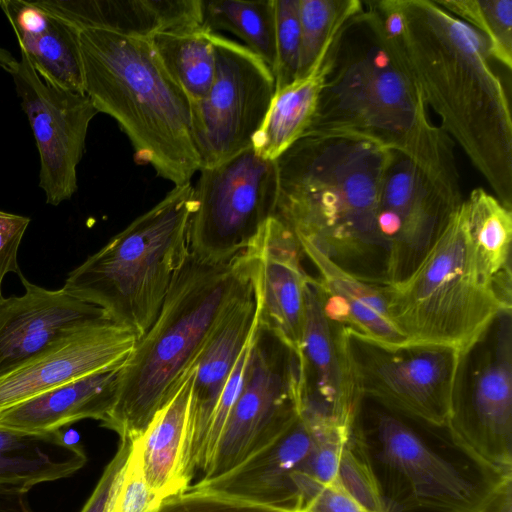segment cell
Here are the masks:
<instances>
[{
    "mask_svg": "<svg viewBox=\"0 0 512 512\" xmlns=\"http://www.w3.org/2000/svg\"><path fill=\"white\" fill-rule=\"evenodd\" d=\"M27 492L0 487V512H34L29 505Z\"/></svg>",
    "mask_w": 512,
    "mask_h": 512,
    "instance_id": "obj_42",
    "label": "cell"
},
{
    "mask_svg": "<svg viewBox=\"0 0 512 512\" xmlns=\"http://www.w3.org/2000/svg\"><path fill=\"white\" fill-rule=\"evenodd\" d=\"M196 367L137 438L146 482L161 501L191 486L185 478L184 458Z\"/></svg>",
    "mask_w": 512,
    "mask_h": 512,
    "instance_id": "obj_26",
    "label": "cell"
},
{
    "mask_svg": "<svg viewBox=\"0 0 512 512\" xmlns=\"http://www.w3.org/2000/svg\"><path fill=\"white\" fill-rule=\"evenodd\" d=\"M440 128L512 209V115L483 36L437 1H368Z\"/></svg>",
    "mask_w": 512,
    "mask_h": 512,
    "instance_id": "obj_1",
    "label": "cell"
},
{
    "mask_svg": "<svg viewBox=\"0 0 512 512\" xmlns=\"http://www.w3.org/2000/svg\"><path fill=\"white\" fill-rule=\"evenodd\" d=\"M191 182L174 188L68 273V294L103 308L140 338L191 254Z\"/></svg>",
    "mask_w": 512,
    "mask_h": 512,
    "instance_id": "obj_7",
    "label": "cell"
},
{
    "mask_svg": "<svg viewBox=\"0 0 512 512\" xmlns=\"http://www.w3.org/2000/svg\"><path fill=\"white\" fill-rule=\"evenodd\" d=\"M447 427L480 463L512 471V315L502 312L460 354Z\"/></svg>",
    "mask_w": 512,
    "mask_h": 512,
    "instance_id": "obj_9",
    "label": "cell"
},
{
    "mask_svg": "<svg viewBox=\"0 0 512 512\" xmlns=\"http://www.w3.org/2000/svg\"><path fill=\"white\" fill-rule=\"evenodd\" d=\"M261 301L257 254L249 283L216 328L197 363L184 458V474L189 484L197 472L201 473L202 452L210 422L235 363L260 321Z\"/></svg>",
    "mask_w": 512,
    "mask_h": 512,
    "instance_id": "obj_19",
    "label": "cell"
},
{
    "mask_svg": "<svg viewBox=\"0 0 512 512\" xmlns=\"http://www.w3.org/2000/svg\"><path fill=\"white\" fill-rule=\"evenodd\" d=\"M301 409L298 355L261 322L238 397L199 481L223 475L274 440Z\"/></svg>",
    "mask_w": 512,
    "mask_h": 512,
    "instance_id": "obj_11",
    "label": "cell"
},
{
    "mask_svg": "<svg viewBox=\"0 0 512 512\" xmlns=\"http://www.w3.org/2000/svg\"><path fill=\"white\" fill-rule=\"evenodd\" d=\"M259 323L242 349L213 414L202 452L201 476L204 474L213 458L226 420L241 390Z\"/></svg>",
    "mask_w": 512,
    "mask_h": 512,
    "instance_id": "obj_38",
    "label": "cell"
},
{
    "mask_svg": "<svg viewBox=\"0 0 512 512\" xmlns=\"http://www.w3.org/2000/svg\"><path fill=\"white\" fill-rule=\"evenodd\" d=\"M299 245L319 274L316 284L329 319L384 345L408 343L390 318L385 285L365 282L341 269L311 245Z\"/></svg>",
    "mask_w": 512,
    "mask_h": 512,
    "instance_id": "obj_24",
    "label": "cell"
},
{
    "mask_svg": "<svg viewBox=\"0 0 512 512\" xmlns=\"http://www.w3.org/2000/svg\"><path fill=\"white\" fill-rule=\"evenodd\" d=\"M363 9L359 0H299L301 30L297 78L307 74L333 45L345 23Z\"/></svg>",
    "mask_w": 512,
    "mask_h": 512,
    "instance_id": "obj_32",
    "label": "cell"
},
{
    "mask_svg": "<svg viewBox=\"0 0 512 512\" xmlns=\"http://www.w3.org/2000/svg\"><path fill=\"white\" fill-rule=\"evenodd\" d=\"M150 40L165 69L190 102L204 98L213 83L216 69L213 33L200 27L160 32Z\"/></svg>",
    "mask_w": 512,
    "mask_h": 512,
    "instance_id": "obj_29",
    "label": "cell"
},
{
    "mask_svg": "<svg viewBox=\"0 0 512 512\" xmlns=\"http://www.w3.org/2000/svg\"><path fill=\"white\" fill-rule=\"evenodd\" d=\"M446 11L485 39L490 57L512 68V0H440Z\"/></svg>",
    "mask_w": 512,
    "mask_h": 512,
    "instance_id": "obj_33",
    "label": "cell"
},
{
    "mask_svg": "<svg viewBox=\"0 0 512 512\" xmlns=\"http://www.w3.org/2000/svg\"><path fill=\"white\" fill-rule=\"evenodd\" d=\"M335 430H349L314 413L300 410L274 440L223 475L194 485L279 512H298L295 483L317 442Z\"/></svg>",
    "mask_w": 512,
    "mask_h": 512,
    "instance_id": "obj_17",
    "label": "cell"
},
{
    "mask_svg": "<svg viewBox=\"0 0 512 512\" xmlns=\"http://www.w3.org/2000/svg\"><path fill=\"white\" fill-rule=\"evenodd\" d=\"M298 358L301 409L351 428L363 397L348 352L347 328L327 317L311 276Z\"/></svg>",
    "mask_w": 512,
    "mask_h": 512,
    "instance_id": "obj_18",
    "label": "cell"
},
{
    "mask_svg": "<svg viewBox=\"0 0 512 512\" xmlns=\"http://www.w3.org/2000/svg\"><path fill=\"white\" fill-rule=\"evenodd\" d=\"M78 31L103 29L150 39L160 32L202 27L201 0H38Z\"/></svg>",
    "mask_w": 512,
    "mask_h": 512,
    "instance_id": "obj_22",
    "label": "cell"
},
{
    "mask_svg": "<svg viewBox=\"0 0 512 512\" xmlns=\"http://www.w3.org/2000/svg\"><path fill=\"white\" fill-rule=\"evenodd\" d=\"M338 483L368 512H385L375 478L350 435L342 450Z\"/></svg>",
    "mask_w": 512,
    "mask_h": 512,
    "instance_id": "obj_36",
    "label": "cell"
},
{
    "mask_svg": "<svg viewBox=\"0 0 512 512\" xmlns=\"http://www.w3.org/2000/svg\"><path fill=\"white\" fill-rule=\"evenodd\" d=\"M131 442L128 439H120L116 453L106 465L92 494L80 512H106L129 455Z\"/></svg>",
    "mask_w": 512,
    "mask_h": 512,
    "instance_id": "obj_40",
    "label": "cell"
},
{
    "mask_svg": "<svg viewBox=\"0 0 512 512\" xmlns=\"http://www.w3.org/2000/svg\"><path fill=\"white\" fill-rule=\"evenodd\" d=\"M124 365L59 386L7 409L0 414V428L47 433L83 419L103 423L115 405Z\"/></svg>",
    "mask_w": 512,
    "mask_h": 512,
    "instance_id": "obj_25",
    "label": "cell"
},
{
    "mask_svg": "<svg viewBox=\"0 0 512 512\" xmlns=\"http://www.w3.org/2000/svg\"><path fill=\"white\" fill-rule=\"evenodd\" d=\"M390 152L360 139L304 136L275 160L273 216L299 243L377 285H387L389 248L378 204Z\"/></svg>",
    "mask_w": 512,
    "mask_h": 512,
    "instance_id": "obj_3",
    "label": "cell"
},
{
    "mask_svg": "<svg viewBox=\"0 0 512 512\" xmlns=\"http://www.w3.org/2000/svg\"><path fill=\"white\" fill-rule=\"evenodd\" d=\"M304 136L360 139L403 154L453 207L464 201L454 143L431 120L368 1L331 48L330 67Z\"/></svg>",
    "mask_w": 512,
    "mask_h": 512,
    "instance_id": "obj_2",
    "label": "cell"
},
{
    "mask_svg": "<svg viewBox=\"0 0 512 512\" xmlns=\"http://www.w3.org/2000/svg\"><path fill=\"white\" fill-rule=\"evenodd\" d=\"M30 218L0 210V299L2 282L6 274L21 272L18 265V249Z\"/></svg>",
    "mask_w": 512,
    "mask_h": 512,
    "instance_id": "obj_39",
    "label": "cell"
},
{
    "mask_svg": "<svg viewBox=\"0 0 512 512\" xmlns=\"http://www.w3.org/2000/svg\"><path fill=\"white\" fill-rule=\"evenodd\" d=\"M455 209L411 160L390 152L378 204L379 226L389 248L387 285L415 269Z\"/></svg>",
    "mask_w": 512,
    "mask_h": 512,
    "instance_id": "obj_15",
    "label": "cell"
},
{
    "mask_svg": "<svg viewBox=\"0 0 512 512\" xmlns=\"http://www.w3.org/2000/svg\"><path fill=\"white\" fill-rule=\"evenodd\" d=\"M299 512H368L339 483L322 485Z\"/></svg>",
    "mask_w": 512,
    "mask_h": 512,
    "instance_id": "obj_41",
    "label": "cell"
},
{
    "mask_svg": "<svg viewBox=\"0 0 512 512\" xmlns=\"http://www.w3.org/2000/svg\"><path fill=\"white\" fill-rule=\"evenodd\" d=\"M276 60L273 69L275 91L297 78L301 30L299 0H274Z\"/></svg>",
    "mask_w": 512,
    "mask_h": 512,
    "instance_id": "obj_34",
    "label": "cell"
},
{
    "mask_svg": "<svg viewBox=\"0 0 512 512\" xmlns=\"http://www.w3.org/2000/svg\"><path fill=\"white\" fill-rule=\"evenodd\" d=\"M20 54L10 75L38 149L39 187L46 202L57 206L77 190V167L98 111L86 94L47 84Z\"/></svg>",
    "mask_w": 512,
    "mask_h": 512,
    "instance_id": "obj_14",
    "label": "cell"
},
{
    "mask_svg": "<svg viewBox=\"0 0 512 512\" xmlns=\"http://www.w3.org/2000/svg\"><path fill=\"white\" fill-rule=\"evenodd\" d=\"M84 90L127 135L139 164L179 186L200 170L191 102L150 39L103 29L79 31Z\"/></svg>",
    "mask_w": 512,
    "mask_h": 512,
    "instance_id": "obj_5",
    "label": "cell"
},
{
    "mask_svg": "<svg viewBox=\"0 0 512 512\" xmlns=\"http://www.w3.org/2000/svg\"><path fill=\"white\" fill-rule=\"evenodd\" d=\"M254 246L224 262L190 254L153 324L121 371L115 405L101 423L120 439L139 438L197 365L216 328L249 283Z\"/></svg>",
    "mask_w": 512,
    "mask_h": 512,
    "instance_id": "obj_4",
    "label": "cell"
},
{
    "mask_svg": "<svg viewBox=\"0 0 512 512\" xmlns=\"http://www.w3.org/2000/svg\"><path fill=\"white\" fill-rule=\"evenodd\" d=\"M18 277L24 294L0 299V377L71 333L112 320L103 308L80 300L62 288L40 287L22 272Z\"/></svg>",
    "mask_w": 512,
    "mask_h": 512,
    "instance_id": "obj_20",
    "label": "cell"
},
{
    "mask_svg": "<svg viewBox=\"0 0 512 512\" xmlns=\"http://www.w3.org/2000/svg\"><path fill=\"white\" fill-rule=\"evenodd\" d=\"M155 512H279L217 491L191 485L165 498Z\"/></svg>",
    "mask_w": 512,
    "mask_h": 512,
    "instance_id": "obj_37",
    "label": "cell"
},
{
    "mask_svg": "<svg viewBox=\"0 0 512 512\" xmlns=\"http://www.w3.org/2000/svg\"><path fill=\"white\" fill-rule=\"evenodd\" d=\"M468 228L486 271L497 282H511L512 212L483 187L464 200Z\"/></svg>",
    "mask_w": 512,
    "mask_h": 512,
    "instance_id": "obj_31",
    "label": "cell"
},
{
    "mask_svg": "<svg viewBox=\"0 0 512 512\" xmlns=\"http://www.w3.org/2000/svg\"><path fill=\"white\" fill-rule=\"evenodd\" d=\"M479 512H511V478L493 492Z\"/></svg>",
    "mask_w": 512,
    "mask_h": 512,
    "instance_id": "obj_43",
    "label": "cell"
},
{
    "mask_svg": "<svg viewBox=\"0 0 512 512\" xmlns=\"http://www.w3.org/2000/svg\"><path fill=\"white\" fill-rule=\"evenodd\" d=\"M86 462L82 446L68 442L62 430L25 433L0 428V487L28 491L69 477Z\"/></svg>",
    "mask_w": 512,
    "mask_h": 512,
    "instance_id": "obj_27",
    "label": "cell"
},
{
    "mask_svg": "<svg viewBox=\"0 0 512 512\" xmlns=\"http://www.w3.org/2000/svg\"><path fill=\"white\" fill-rule=\"evenodd\" d=\"M18 60L6 49L0 47V67L9 74L14 70Z\"/></svg>",
    "mask_w": 512,
    "mask_h": 512,
    "instance_id": "obj_44",
    "label": "cell"
},
{
    "mask_svg": "<svg viewBox=\"0 0 512 512\" xmlns=\"http://www.w3.org/2000/svg\"><path fill=\"white\" fill-rule=\"evenodd\" d=\"M253 245L260 265L261 325L299 356L310 277L302 265L299 242L280 219L271 216Z\"/></svg>",
    "mask_w": 512,
    "mask_h": 512,
    "instance_id": "obj_21",
    "label": "cell"
},
{
    "mask_svg": "<svg viewBox=\"0 0 512 512\" xmlns=\"http://www.w3.org/2000/svg\"><path fill=\"white\" fill-rule=\"evenodd\" d=\"M350 439L368 464L385 512H479L511 476L475 459L447 425L362 398Z\"/></svg>",
    "mask_w": 512,
    "mask_h": 512,
    "instance_id": "obj_6",
    "label": "cell"
},
{
    "mask_svg": "<svg viewBox=\"0 0 512 512\" xmlns=\"http://www.w3.org/2000/svg\"><path fill=\"white\" fill-rule=\"evenodd\" d=\"M213 42V83L204 98L191 102L200 169L251 147L275 93L273 72L259 56L218 33H213Z\"/></svg>",
    "mask_w": 512,
    "mask_h": 512,
    "instance_id": "obj_13",
    "label": "cell"
},
{
    "mask_svg": "<svg viewBox=\"0 0 512 512\" xmlns=\"http://www.w3.org/2000/svg\"><path fill=\"white\" fill-rule=\"evenodd\" d=\"M201 24L211 33L224 30L235 34L273 72L276 60L274 0H201Z\"/></svg>",
    "mask_w": 512,
    "mask_h": 512,
    "instance_id": "obj_30",
    "label": "cell"
},
{
    "mask_svg": "<svg viewBox=\"0 0 512 512\" xmlns=\"http://www.w3.org/2000/svg\"><path fill=\"white\" fill-rule=\"evenodd\" d=\"M161 502L146 482L139 442L135 439L106 512H155Z\"/></svg>",
    "mask_w": 512,
    "mask_h": 512,
    "instance_id": "obj_35",
    "label": "cell"
},
{
    "mask_svg": "<svg viewBox=\"0 0 512 512\" xmlns=\"http://www.w3.org/2000/svg\"><path fill=\"white\" fill-rule=\"evenodd\" d=\"M347 346L363 398L424 422L445 426L460 353L447 346H388L347 328Z\"/></svg>",
    "mask_w": 512,
    "mask_h": 512,
    "instance_id": "obj_12",
    "label": "cell"
},
{
    "mask_svg": "<svg viewBox=\"0 0 512 512\" xmlns=\"http://www.w3.org/2000/svg\"><path fill=\"white\" fill-rule=\"evenodd\" d=\"M18 44L49 85L85 94L79 31L34 1L0 0Z\"/></svg>",
    "mask_w": 512,
    "mask_h": 512,
    "instance_id": "obj_23",
    "label": "cell"
},
{
    "mask_svg": "<svg viewBox=\"0 0 512 512\" xmlns=\"http://www.w3.org/2000/svg\"><path fill=\"white\" fill-rule=\"evenodd\" d=\"M137 335L112 320L87 325L0 377V414L59 386L123 366Z\"/></svg>",
    "mask_w": 512,
    "mask_h": 512,
    "instance_id": "obj_16",
    "label": "cell"
},
{
    "mask_svg": "<svg viewBox=\"0 0 512 512\" xmlns=\"http://www.w3.org/2000/svg\"><path fill=\"white\" fill-rule=\"evenodd\" d=\"M332 46L321 54L307 74L275 91L265 118L252 138L251 147L261 158L275 161L306 133L330 67Z\"/></svg>",
    "mask_w": 512,
    "mask_h": 512,
    "instance_id": "obj_28",
    "label": "cell"
},
{
    "mask_svg": "<svg viewBox=\"0 0 512 512\" xmlns=\"http://www.w3.org/2000/svg\"><path fill=\"white\" fill-rule=\"evenodd\" d=\"M390 318L408 343L468 351L502 312L506 294L485 269L471 238L464 201L403 280L385 285Z\"/></svg>",
    "mask_w": 512,
    "mask_h": 512,
    "instance_id": "obj_8",
    "label": "cell"
},
{
    "mask_svg": "<svg viewBox=\"0 0 512 512\" xmlns=\"http://www.w3.org/2000/svg\"><path fill=\"white\" fill-rule=\"evenodd\" d=\"M199 171L190 220L191 254L224 262L247 251L274 215L276 164L250 147Z\"/></svg>",
    "mask_w": 512,
    "mask_h": 512,
    "instance_id": "obj_10",
    "label": "cell"
}]
</instances>
